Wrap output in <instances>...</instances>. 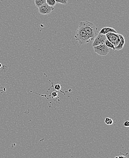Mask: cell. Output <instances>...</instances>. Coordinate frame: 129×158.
Returning a JSON list of instances; mask_svg holds the SVG:
<instances>
[{
    "instance_id": "obj_1",
    "label": "cell",
    "mask_w": 129,
    "mask_h": 158,
    "mask_svg": "<svg viewBox=\"0 0 129 158\" xmlns=\"http://www.w3.org/2000/svg\"><path fill=\"white\" fill-rule=\"evenodd\" d=\"M84 28L90 41H93L98 34V28L96 26L90 22L88 21L80 22Z\"/></svg>"
},
{
    "instance_id": "obj_2",
    "label": "cell",
    "mask_w": 129,
    "mask_h": 158,
    "mask_svg": "<svg viewBox=\"0 0 129 158\" xmlns=\"http://www.w3.org/2000/svg\"><path fill=\"white\" fill-rule=\"evenodd\" d=\"M74 37L80 45H85L89 42L91 41L86 34L83 27L80 23H79L78 28L76 31V34Z\"/></svg>"
},
{
    "instance_id": "obj_3",
    "label": "cell",
    "mask_w": 129,
    "mask_h": 158,
    "mask_svg": "<svg viewBox=\"0 0 129 158\" xmlns=\"http://www.w3.org/2000/svg\"><path fill=\"white\" fill-rule=\"evenodd\" d=\"M106 37L107 39L112 43L115 47L117 46L120 41V38L119 36V34L117 33L109 32L106 34Z\"/></svg>"
},
{
    "instance_id": "obj_4",
    "label": "cell",
    "mask_w": 129,
    "mask_h": 158,
    "mask_svg": "<svg viewBox=\"0 0 129 158\" xmlns=\"http://www.w3.org/2000/svg\"><path fill=\"white\" fill-rule=\"evenodd\" d=\"M94 52L100 56H106L108 55L109 50L105 44L93 47Z\"/></svg>"
},
{
    "instance_id": "obj_5",
    "label": "cell",
    "mask_w": 129,
    "mask_h": 158,
    "mask_svg": "<svg viewBox=\"0 0 129 158\" xmlns=\"http://www.w3.org/2000/svg\"><path fill=\"white\" fill-rule=\"evenodd\" d=\"M38 12L41 15H47L51 14L54 8L53 7H50L46 3L38 7Z\"/></svg>"
},
{
    "instance_id": "obj_6",
    "label": "cell",
    "mask_w": 129,
    "mask_h": 158,
    "mask_svg": "<svg viewBox=\"0 0 129 158\" xmlns=\"http://www.w3.org/2000/svg\"><path fill=\"white\" fill-rule=\"evenodd\" d=\"M106 39V35L98 34L93 40L92 46L94 47V46L99 45L101 44H105V41Z\"/></svg>"
},
{
    "instance_id": "obj_7",
    "label": "cell",
    "mask_w": 129,
    "mask_h": 158,
    "mask_svg": "<svg viewBox=\"0 0 129 158\" xmlns=\"http://www.w3.org/2000/svg\"><path fill=\"white\" fill-rule=\"evenodd\" d=\"M119 36L120 38V41L119 42V45L115 47V49L116 50H120L123 48L125 44V40L124 37L122 35L119 34Z\"/></svg>"
},
{
    "instance_id": "obj_8",
    "label": "cell",
    "mask_w": 129,
    "mask_h": 158,
    "mask_svg": "<svg viewBox=\"0 0 129 158\" xmlns=\"http://www.w3.org/2000/svg\"><path fill=\"white\" fill-rule=\"evenodd\" d=\"M110 32L117 33L115 29H113V28H110V27H105V28H103L102 29H101L99 34L106 35L109 32Z\"/></svg>"
},
{
    "instance_id": "obj_9",
    "label": "cell",
    "mask_w": 129,
    "mask_h": 158,
    "mask_svg": "<svg viewBox=\"0 0 129 158\" xmlns=\"http://www.w3.org/2000/svg\"><path fill=\"white\" fill-rule=\"evenodd\" d=\"M46 3V0H34V3L37 7H39L40 6Z\"/></svg>"
},
{
    "instance_id": "obj_10",
    "label": "cell",
    "mask_w": 129,
    "mask_h": 158,
    "mask_svg": "<svg viewBox=\"0 0 129 158\" xmlns=\"http://www.w3.org/2000/svg\"><path fill=\"white\" fill-rule=\"evenodd\" d=\"M105 44L108 48H110V49H112L113 50H115V46H113V45L112 43H111L109 41V40H107V39L105 40Z\"/></svg>"
},
{
    "instance_id": "obj_11",
    "label": "cell",
    "mask_w": 129,
    "mask_h": 158,
    "mask_svg": "<svg viewBox=\"0 0 129 158\" xmlns=\"http://www.w3.org/2000/svg\"><path fill=\"white\" fill-rule=\"evenodd\" d=\"M46 3L49 6L52 7H54L56 4L55 0H46Z\"/></svg>"
},
{
    "instance_id": "obj_12",
    "label": "cell",
    "mask_w": 129,
    "mask_h": 158,
    "mask_svg": "<svg viewBox=\"0 0 129 158\" xmlns=\"http://www.w3.org/2000/svg\"><path fill=\"white\" fill-rule=\"evenodd\" d=\"M105 122L106 124L108 125H112L113 123V120L112 119H111V118H109V117H106L105 119Z\"/></svg>"
},
{
    "instance_id": "obj_13",
    "label": "cell",
    "mask_w": 129,
    "mask_h": 158,
    "mask_svg": "<svg viewBox=\"0 0 129 158\" xmlns=\"http://www.w3.org/2000/svg\"><path fill=\"white\" fill-rule=\"evenodd\" d=\"M68 0H57L56 3H61L62 4L66 5L68 4Z\"/></svg>"
},
{
    "instance_id": "obj_14",
    "label": "cell",
    "mask_w": 129,
    "mask_h": 158,
    "mask_svg": "<svg viewBox=\"0 0 129 158\" xmlns=\"http://www.w3.org/2000/svg\"><path fill=\"white\" fill-rule=\"evenodd\" d=\"M54 89H55L56 91H59L61 90V85L59 84H57L54 86Z\"/></svg>"
},
{
    "instance_id": "obj_15",
    "label": "cell",
    "mask_w": 129,
    "mask_h": 158,
    "mask_svg": "<svg viewBox=\"0 0 129 158\" xmlns=\"http://www.w3.org/2000/svg\"><path fill=\"white\" fill-rule=\"evenodd\" d=\"M51 96L52 98H56L58 96V94L56 91H53L51 93Z\"/></svg>"
},
{
    "instance_id": "obj_16",
    "label": "cell",
    "mask_w": 129,
    "mask_h": 158,
    "mask_svg": "<svg viewBox=\"0 0 129 158\" xmlns=\"http://www.w3.org/2000/svg\"><path fill=\"white\" fill-rule=\"evenodd\" d=\"M124 126L126 127H129V121H126L125 122V123H124Z\"/></svg>"
},
{
    "instance_id": "obj_17",
    "label": "cell",
    "mask_w": 129,
    "mask_h": 158,
    "mask_svg": "<svg viewBox=\"0 0 129 158\" xmlns=\"http://www.w3.org/2000/svg\"><path fill=\"white\" fill-rule=\"evenodd\" d=\"M119 158H126V157L123 156V155H121V156H119Z\"/></svg>"
},
{
    "instance_id": "obj_18",
    "label": "cell",
    "mask_w": 129,
    "mask_h": 158,
    "mask_svg": "<svg viewBox=\"0 0 129 158\" xmlns=\"http://www.w3.org/2000/svg\"><path fill=\"white\" fill-rule=\"evenodd\" d=\"M1 66H2V65H1V63H0V68H1Z\"/></svg>"
},
{
    "instance_id": "obj_19",
    "label": "cell",
    "mask_w": 129,
    "mask_h": 158,
    "mask_svg": "<svg viewBox=\"0 0 129 158\" xmlns=\"http://www.w3.org/2000/svg\"><path fill=\"white\" fill-rule=\"evenodd\" d=\"M115 158H119V157H118V156H116V157H115Z\"/></svg>"
},
{
    "instance_id": "obj_20",
    "label": "cell",
    "mask_w": 129,
    "mask_h": 158,
    "mask_svg": "<svg viewBox=\"0 0 129 158\" xmlns=\"http://www.w3.org/2000/svg\"><path fill=\"white\" fill-rule=\"evenodd\" d=\"M55 1H56H56H57V0H55Z\"/></svg>"
}]
</instances>
